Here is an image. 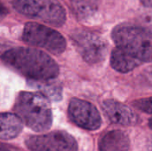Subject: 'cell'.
Returning a JSON list of instances; mask_svg holds the SVG:
<instances>
[{"mask_svg": "<svg viewBox=\"0 0 152 151\" xmlns=\"http://www.w3.org/2000/svg\"><path fill=\"white\" fill-rule=\"evenodd\" d=\"M141 3L147 7H152V0H140Z\"/></svg>", "mask_w": 152, "mask_h": 151, "instance_id": "cell-17", "label": "cell"}, {"mask_svg": "<svg viewBox=\"0 0 152 151\" xmlns=\"http://www.w3.org/2000/svg\"><path fill=\"white\" fill-rule=\"evenodd\" d=\"M13 109L21 123L35 132L43 133L52 126L53 112L49 99L40 93H20Z\"/></svg>", "mask_w": 152, "mask_h": 151, "instance_id": "cell-2", "label": "cell"}, {"mask_svg": "<svg viewBox=\"0 0 152 151\" xmlns=\"http://www.w3.org/2000/svg\"><path fill=\"white\" fill-rule=\"evenodd\" d=\"M25 143L30 151H77L78 149L75 138L64 131L32 135Z\"/></svg>", "mask_w": 152, "mask_h": 151, "instance_id": "cell-6", "label": "cell"}, {"mask_svg": "<svg viewBox=\"0 0 152 151\" xmlns=\"http://www.w3.org/2000/svg\"><path fill=\"white\" fill-rule=\"evenodd\" d=\"M0 151H10L8 149H6L4 146H3V145H1L0 144Z\"/></svg>", "mask_w": 152, "mask_h": 151, "instance_id": "cell-18", "label": "cell"}, {"mask_svg": "<svg viewBox=\"0 0 152 151\" xmlns=\"http://www.w3.org/2000/svg\"><path fill=\"white\" fill-rule=\"evenodd\" d=\"M22 39L53 54H61L66 49V40L58 31L37 22H28L25 25Z\"/></svg>", "mask_w": 152, "mask_h": 151, "instance_id": "cell-5", "label": "cell"}, {"mask_svg": "<svg viewBox=\"0 0 152 151\" xmlns=\"http://www.w3.org/2000/svg\"><path fill=\"white\" fill-rule=\"evenodd\" d=\"M130 141L128 135L119 130L107 133L99 142L100 151H128Z\"/></svg>", "mask_w": 152, "mask_h": 151, "instance_id": "cell-10", "label": "cell"}, {"mask_svg": "<svg viewBox=\"0 0 152 151\" xmlns=\"http://www.w3.org/2000/svg\"><path fill=\"white\" fill-rule=\"evenodd\" d=\"M149 150H150V151H152V139L151 140L150 144H149Z\"/></svg>", "mask_w": 152, "mask_h": 151, "instance_id": "cell-19", "label": "cell"}, {"mask_svg": "<svg viewBox=\"0 0 152 151\" xmlns=\"http://www.w3.org/2000/svg\"><path fill=\"white\" fill-rule=\"evenodd\" d=\"M22 123L12 113H0V139L12 140L16 138L22 130Z\"/></svg>", "mask_w": 152, "mask_h": 151, "instance_id": "cell-11", "label": "cell"}, {"mask_svg": "<svg viewBox=\"0 0 152 151\" xmlns=\"http://www.w3.org/2000/svg\"><path fill=\"white\" fill-rule=\"evenodd\" d=\"M141 63L142 62L139 60L135 59L118 47H116L111 53L110 65L115 70L118 72L127 73L134 69Z\"/></svg>", "mask_w": 152, "mask_h": 151, "instance_id": "cell-12", "label": "cell"}, {"mask_svg": "<svg viewBox=\"0 0 152 151\" xmlns=\"http://www.w3.org/2000/svg\"><path fill=\"white\" fill-rule=\"evenodd\" d=\"M12 6L20 13L60 27L66 20V12L57 0H12Z\"/></svg>", "mask_w": 152, "mask_h": 151, "instance_id": "cell-4", "label": "cell"}, {"mask_svg": "<svg viewBox=\"0 0 152 151\" xmlns=\"http://www.w3.org/2000/svg\"><path fill=\"white\" fill-rule=\"evenodd\" d=\"M149 125H150V127L152 129V118L150 119V122H149Z\"/></svg>", "mask_w": 152, "mask_h": 151, "instance_id": "cell-20", "label": "cell"}, {"mask_svg": "<svg viewBox=\"0 0 152 151\" xmlns=\"http://www.w3.org/2000/svg\"><path fill=\"white\" fill-rule=\"evenodd\" d=\"M117 47L141 62L152 61V32L131 24L117 26L111 34Z\"/></svg>", "mask_w": 152, "mask_h": 151, "instance_id": "cell-3", "label": "cell"}, {"mask_svg": "<svg viewBox=\"0 0 152 151\" xmlns=\"http://www.w3.org/2000/svg\"><path fill=\"white\" fill-rule=\"evenodd\" d=\"M133 106L142 112L152 114V97L137 100L134 101Z\"/></svg>", "mask_w": 152, "mask_h": 151, "instance_id": "cell-15", "label": "cell"}, {"mask_svg": "<svg viewBox=\"0 0 152 151\" xmlns=\"http://www.w3.org/2000/svg\"><path fill=\"white\" fill-rule=\"evenodd\" d=\"M102 109L109 120L121 125H134L138 122L137 115L125 104L114 100H107L102 103Z\"/></svg>", "mask_w": 152, "mask_h": 151, "instance_id": "cell-9", "label": "cell"}, {"mask_svg": "<svg viewBox=\"0 0 152 151\" xmlns=\"http://www.w3.org/2000/svg\"><path fill=\"white\" fill-rule=\"evenodd\" d=\"M73 11L79 20H86L93 16L99 5V0H71Z\"/></svg>", "mask_w": 152, "mask_h": 151, "instance_id": "cell-13", "label": "cell"}, {"mask_svg": "<svg viewBox=\"0 0 152 151\" xmlns=\"http://www.w3.org/2000/svg\"><path fill=\"white\" fill-rule=\"evenodd\" d=\"M68 113L70 120L77 126L94 131L100 128L102 117L98 109L90 102L74 98L70 101Z\"/></svg>", "mask_w": 152, "mask_h": 151, "instance_id": "cell-8", "label": "cell"}, {"mask_svg": "<svg viewBox=\"0 0 152 151\" xmlns=\"http://www.w3.org/2000/svg\"><path fill=\"white\" fill-rule=\"evenodd\" d=\"M53 79L46 81H34L33 85L38 89L40 93L47 97L49 100L58 101L61 99L62 89L58 83L53 82Z\"/></svg>", "mask_w": 152, "mask_h": 151, "instance_id": "cell-14", "label": "cell"}, {"mask_svg": "<svg viewBox=\"0 0 152 151\" xmlns=\"http://www.w3.org/2000/svg\"><path fill=\"white\" fill-rule=\"evenodd\" d=\"M2 59L8 66L33 81L54 79L59 74V67L54 60L37 49L12 48L6 51Z\"/></svg>", "mask_w": 152, "mask_h": 151, "instance_id": "cell-1", "label": "cell"}, {"mask_svg": "<svg viewBox=\"0 0 152 151\" xmlns=\"http://www.w3.org/2000/svg\"><path fill=\"white\" fill-rule=\"evenodd\" d=\"M76 48L83 59L90 64L102 61L108 53L107 42L98 34L81 30L72 36Z\"/></svg>", "mask_w": 152, "mask_h": 151, "instance_id": "cell-7", "label": "cell"}, {"mask_svg": "<svg viewBox=\"0 0 152 151\" xmlns=\"http://www.w3.org/2000/svg\"><path fill=\"white\" fill-rule=\"evenodd\" d=\"M7 13H8V11H7L6 7L0 2V20H3L6 16Z\"/></svg>", "mask_w": 152, "mask_h": 151, "instance_id": "cell-16", "label": "cell"}]
</instances>
